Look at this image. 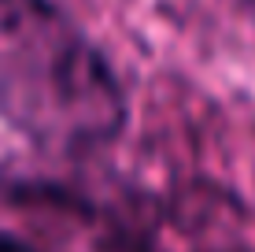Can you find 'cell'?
Masks as SVG:
<instances>
[{
  "label": "cell",
  "instance_id": "6da1fadb",
  "mask_svg": "<svg viewBox=\"0 0 255 252\" xmlns=\"http://www.w3.org/2000/svg\"><path fill=\"white\" fill-rule=\"evenodd\" d=\"M129 115L111 63L59 4L0 0V119L45 152L111 145Z\"/></svg>",
  "mask_w": 255,
  "mask_h": 252
}]
</instances>
